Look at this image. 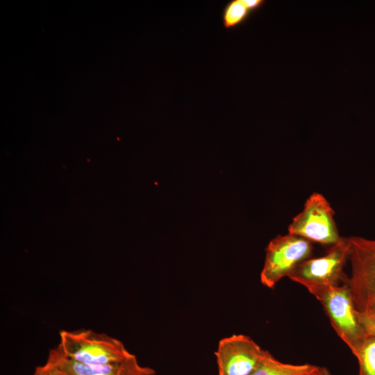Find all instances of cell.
<instances>
[{"label": "cell", "mask_w": 375, "mask_h": 375, "mask_svg": "<svg viewBox=\"0 0 375 375\" xmlns=\"http://www.w3.org/2000/svg\"><path fill=\"white\" fill-rule=\"evenodd\" d=\"M347 281L309 292L321 302L335 332L355 356L363 344L366 334L358 320Z\"/></svg>", "instance_id": "6da1fadb"}, {"label": "cell", "mask_w": 375, "mask_h": 375, "mask_svg": "<svg viewBox=\"0 0 375 375\" xmlns=\"http://www.w3.org/2000/svg\"><path fill=\"white\" fill-rule=\"evenodd\" d=\"M252 14L244 0H230L222 9L223 27L226 30L235 28L245 23Z\"/></svg>", "instance_id": "30bf717a"}, {"label": "cell", "mask_w": 375, "mask_h": 375, "mask_svg": "<svg viewBox=\"0 0 375 375\" xmlns=\"http://www.w3.org/2000/svg\"><path fill=\"white\" fill-rule=\"evenodd\" d=\"M351 275L347 283L354 306L362 312L375 303V240L349 237Z\"/></svg>", "instance_id": "8992f818"}, {"label": "cell", "mask_w": 375, "mask_h": 375, "mask_svg": "<svg viewBox=\"0 0 375 375\" xmlns=\"http://www.w3.org/2000/svg\"><path fill=\"white\" fill-rule=\"evenodd\" d=\"M349 238L341 237L321 257L308 258L300 263L288 276L308 291L312 289L339 285L347 281L344 266L349 258Z\"/></svg>", "instance_id": "3957f363"}, {"label": "cell", "mask_w": 375, "mask_h": 375, "mask_svg": "<svg viewBox=\"0 0 375 375\" xmlns=\"http://www.w3.org/2000/svg\"><path fill=\"white\" fill-rule=\"evenodd\" d=\"M266 351L245 335L235 334L222 339L215 353L218 375H251Z\"/></svg>", "instance_id": "52a82bcc"}, {"label": "cell", "mask_w": 375, "mask_h": 375, "mask_svg": "<svg viewBox=\"0 0 375 375\" xmlns=\"http://www.w3.org/2000/svg\"><path fill=\"white\" fill-rule=\"evenodd\" d=\"M334 210L318 192L306 200L303 210L288 226V233L322 244L333 245L341 238L334 220Z\"/></svg>", "instance_id": "5b68a950"}, {"label": "cell", "mask_w": 375, "mask_h": 375, "mask_svg": "<svg viewBox=\"0 0 375 375\" xmlns=\"http://www.w3.org/2000/svg\"><path fill=\"white\" fill-rule=\"evenodd\" d=\"M355 356L359 365L358 375H375V338L366 335Z\"/></svg>", "instance_id": "8fae6325"}, {"label": "cell", "mask_w": 375, "mask_h": 375, "mask_svg": "<svg viewBox=\"0 0 375 375\" xmlns=\"http://www.w3.org/2000/svg\"><path fill=\"white\" fill-rule=\"evenodd\" d=\"M316 365H293L276 359L268 351L257 369L251 375H308Z\"/></svg>", "instance_id": "9c48e42d"}, {"label": "cell", "mask_w": 375, "mask_h": 375, "mask_svg": "<svg viewBox=\"0 0 375 375\" xmlns=\"http://www.w3.org/2000/svg\"><path fill=\"white\" fill-rule=\"evenodd\" d=\"M312 242L292 234L278 235L268 244L260 281L272 288L302 262L310 258Z\"/></svg>", "instance_id": "277c9868"}, {"label": "cell", "mask_w": 375, "mask_h": 375, "mask_svg": "<svg viewBox=\"0 0 375 375\" xmlns=\"http://www.w3.org/2000/svg\"><path fill=\"white\" fill-rule=\"evenodd\" d=\"M32 375H66L59 368L48 362L35 367Z\"/></svg>", "instance_id": "4fadbf2b"}, {"label": "cell", "mask_w": 375, "mask_h": 375, "mask_svg": "<svg viewBox=\"0 0 375 375\" xmlns=\"http://www.w3.org/2000/svg\"><path fill=\"white\" fill-rule=\"evenodd\" d=\"M47 362L59 368L66 375H155L153 369L141 365L136 356L104 365H88L67 357L58 345L51 349Z\"/></svg>", "instance_id": "ba28073f"}, {"label": "cell", "mask_w": 375, "mask_h": 375, "mask_svg": "<svg viewBox=\"0 0 375 375\" xmlns=\"http://www.w3.org/2000/svg\"><path fill=\"white\" fill-rule=\"evenodd\" d=\"M308 375H331V374L325 367L315 366L314 369Z\"/></svg>", "instance_id": "5bb4252c"}, {"label": "cell", "mask_w": 375, "mask_h": 375, "mask_svg": "<svg viewBox=\"0 0 375 375\" xmlns=\"http://www.w3.org/2000/svg\"><path fill=\"white\" fill-rule=\"evenodd\" d=\"M357 316L366 335L375 338V303Z\"/></svg>", "instance_id": "7c38bea8"}, {"label": "cell", "mask_w": 375, "mask_h": 375, "mask_svg": "<svg viewBox=\"0 0 375 375\" xmlns=\"http://www.w3.org/2000/svg\"><path fill=\"white\" fill-rule=\"evenodd\" d=\"M58 345L69 358L88 365L118 362L133 355L119 340L91 329L61 331Z\"/></svg>", "instance_id": "7a4b0ae2"}]
</instances>
